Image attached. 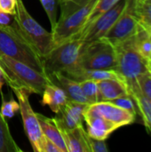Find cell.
Returning <instances> with one entry per match:
<instances>
[{
	"label": "cell",
	"instance_id": "cell-1",
	"mask_svg": "<svg viewBox=\"0 0 151 152\" xmlns=\"http://www.w3.org/2000/svg\"><path fill=\"white\" fill-rule=\"evenodd\" d=\"M0 69L10 88H21L29 94H43L46 85L52 83L44 73L22 61L0 53Z\"/></svg>",
	"mask_w": 151,
	"mask_h": 152
},
{
	"label": "cell",
	"instance_id": "cell-2",
	"mask_svg": "<svg viewBox=\"0 0 151 152\" xmlns=\"http://www.w3.org/2000/svg\"><path fill=\"white\" fill-rule=\"evenodd\" d=\"M97 1L91 0L81 6L72 1L59 2L61 5V17L52 29L53 48L74 37L82 30Z\"/></svg>",
	"mask_w": 151,
	"mask_h": 152
},
{
	"label": "cell",
	"instance_id": "cell-3",
	"mask_svg": "<svg viewBox=\"0 0 151 152\" xmlns=\"http://www.w3.org/2000/svg\"><path fill=\"white\" fill-rule=\"evenodd\" d=\"M0 53L45 74L42 58L14 25H0Z\"/></svg>",
	"mask_w": 151,
	"mask_h": 152
},
{
	"label": "cell",
	"instance_id": "cell-4",
	"mask_svg": "<svg viewBox=\"0 0 151 152\" xmlns=\"http://www.w3.org/2000/svg\"><path fill=\"white\" fill-rule=\"evenodd\" d=\"M14 26L43 59L53 49V33L44 28L28 12L22 0H17L12 16Z\"/></svg>",
	"mask_w": 151,
	"mask_h": 152
},
{
	"label": "cell",
	"instance_id": "cell-5",
	"mask_svg": "<svg viewBox=\"0 0 151 152\" xmlns=\"http://www.w3.org/2000/svg\"><path fill=\"white\" fill-rule=\"evenodd\" d=\"M117 55L116 70L121 76L125 85L136 82V77L150 70V61L139 53L134 35L114 45Z\"/></svg>",
	"mask_w": 151,
	"mask_h": 152
},
{
	"label": "cell",
	"instance_id": "cell-6",
	"mask_svg": "<svg viewBox=\"0 0 151 152\" xmlns=\"http://www.w3.org/2000/svg\"><path fill=\"white\" fill-rule=\"evenodd\" d=\"M82 45V39L70 38L53 47L42 59L45 75L49 77L55 73H64L77 67Z\"/></svg>",
	"mask_w": 151,
	"mask_h": 152
},
{
	"label": "cell",
	"instance_id": "cell-7",
	"mask_svg": "<svg viewBox=\"0 0 151 152\" xmlns=\"http://www.w3.org/2000/svg\"><path fill=\"white\" fill-rule=\"evenodd\" d=\"M77 66L87 69H114L117 68L115 46L102 37L82 45Z\"/></svg>",
	"mask_w": 151,
	"mask_h": 152
},
{
	"label": "cell",
	"instance_id": "cell-8",
	"mask_svg": "<svg viewBox=\"0 0 151 152\" xmlns=\"http://www.w3.org/2000/svg\"><path fill=\"white\" fill-rule=\"evenodd\" d=\"M12 90L18 99L20 105L19 111L20 112L24 130L32 146V149L34 151L41 152V145L44 139V134L41 131L36 113L34 112L29 103V93L21 88H12Z\"/></svg>",
	"mask_w": 151,
	"mask_h": 152
},
{
	"label": "cell",
	"instance_id": "cell-9",
	"mask_svg": "<svg viewBox=\"0 0 151 152\" xmlns=\"http://www.w3.org/2000/svg\"><path fill=\"white\" fill-rule=\"evenodd\" d=\"M127 0H119L108 12L98 17L92 24H90L79 35L72 38H80L83 41V45L92 43L95 40L104 37L107 32L114 25L119 15L125 7Z\"/></svg>",
	"mask_w": 151,
	"mask_h": 152
},
{
	"label": "cell",
	"instance_id": "cell-10",
	"mask_svg": "<svg viewBox=\"0 0 151 152\" xmlns=\"http://www.w3.org/2000/svg\"><path fill=\"white\" fill-rule=\"evenodd\" d=\"M138 20L135 14V0H127L125 9L114 25L104 36L113 45L133 36L137 30Z\"/></svg>",
	"mask_w": 151,
	"mask_h": 152
},
{
	"label": "cell",
	"instance_id": "cell-11",
	"mask_svg": "<svg viewBox=\"0 0 151 152\" xmlns=\"http://www.w3.org/2000/svg\"><path fill=\"white\" fill-rule=\"evenodd\" d=\"M84 120L87 125V134L98 140L105 141L114 131L119 128L114 123L99 115L91 104L84 111Z\"/></svg>",
	"mask_w": 151,
	"mask_h": 152
},
{
	"label": "cell",
	"instance_id": "cell-12",
	"mask_svg": "<svg viewBox=\"0 0 151 152\" xmlns=\"http://www.w3.org/2000/svg\"><path fill=\"white\" fill-rule=\"evenodd\" d=\"M91 105L99 115L114 123L118 127L130 125L135 120V115L113 104L110 102L103 101Z\"/></svg>",
	"mask_w": 151,
	"mask_h": 152
},
{
	"label": "cell",
	"instance_id": "cell-13",
	"mask_svg": "<svg viewBox=\"0 0 151 152\" xmlns=\"http://www.w3.org/2000/svg\"><path fill=\"white\" fill-rule=\"evenodd\" d=\"M87 106V104L69 100L65 106L56 113L54 120L69 129L83 126L84 111Z\"/></svg>",
	"mask_w": 151,
	"mask_h": 152
},
{
	"label": "cell",
	"instance_id": "cell-14",
	"mask_svg": "<svg viewBox=\"0 0 151 152\" xmlns=\"http://www.w3.org/2000/svg\"><path fill=\"white\" fill-rule=\"evenodd\" d=\"M68 152H91L88 143V134L83 126L69 129L55 121Z\"/></svg>",
	"mask_w": 151,
	"mask_h": 152
},
{
	"label": "cell",
	"instance_id": "cell-15",
	"mask_svg": "<svg viewBox=\"0 0 151 152\" xmlns=\"http://www.w3.org/2000/svg\"><path fill=\"white\" fill-rule=\"evenodd\" d=\"M49 78L52 81V83L58 86L65 92L69 100L90 105V102L87 101V99L85 97L82 92L79 82L71 79L70 77H67L66 75L61 72L50 76Z\"/></svg>",
	"mask_w": 151,
	"mask_h": 152
},
{
	"label": "cell",
	"instance_id": "cell-16",
	"mask_svg": "<svg viewBox=\"0 0 151 152\" xmlns=\"http://www.w3.org/2000/svg\"><path fill=\"white\" fill-rule=\"evenodd\" d=\"M100 102L111 101L129 94L125 83L118 79H105L97 81Z\"/></svg>",
	"mask_w": 151,
	"mask_h": 152
},
{
	"label": "cell",
	"instance_id": "cell-17",
	"mask_svg": "<svg viewBox=\"0 0 151 152\" xmlns=\"http://www.w3.org/2000/svg\"><path fill=\"white\" fill-rule=\"evenodd\" d=\"M126 86L129 94L134 101V103L142 117L144 125L148 129L151 130V100L142 92L137 81L131 83Z\"/></svg>",
	"mask_w": 151,
	"mask_h": 152
},
{
	"label": "cell",
	"instance_id": "cell-18",
	"mask_svg": "<svg viewBox=\"0 0 151 152\" xmlns=\"http://www.w3.org/2000/svg\"><path fill=\"white\" fill-rule=\"evenodd\" d=\"M68 101L69 99L65 92L53 83L46 85L42 94V104L47 105L54 113H58Z\"/></svg>",
	"mask_w": 151,
	"mask_h": 152
},
{
	"label": "cell",
	"instance_id": "cell-19",
	"mask_svg": "<svg viewBox=\"0 0 151 152\" xmlns=\"http://www.w3.org/2000/svg\"><path fill=\"white\" fill-rule=\"evenodd\" d=\"M36 117L39 121L43 134L46 138L51 140L61 151V152H68L67 147L65 145L61 134L55 123L54 118H47L40 113H36Z\"/></svg>",
	"mask_w": 151,
	"mask_h": 152
},
{
	"label": "cell",
	"instance_id": "cell-20",
	"mask_svg": "<svg viewBox=\"0 0 151 152\" xmlns=\"http://www.w3.org/2000/svg\"><path fill=\"white\" fill-rule=\"evenodd\" d=\"M15 141L13 140L5 118L0 110V152H20Z\"/></svg>",
	"mask_w": 151,
	"mask_h": 152
},
{
	"label": "cell",
	"instance_id": "cell-21",
	"mask_svg": "<svg viewBox=\"0 0 151 152\" xmlns=\"http://www.w3.org/2000/svg\"><path fill=\"white\" fill-rule=\"evenodd\" d=\"M135 45L141 55L150 61L151 56V33L142 28L140 24L134 34Z\"/></svg>",
	"mask_w": 151,
	"mask_h": 152
},
{
	"label": "cell",
	"instance_id": "cell-22",
	"mask_svg": "<svg viewBox=\"0 0 151 152\" xmlns=\"http://www.w3.org/2000/svg\"><path fill=\"white\" fill-rule=\"evenodd\" d=\"M135 14L138 24L151 33V0H135Z\"/></svg>",
	"mask_w": 151,
	"mask_h": 152
},
{
	"label": "cell",
	"instance_id": "cell-23",
	"mask_svg": "<svg viewBox=\"0 0 151 152\" xmlns=\"http://www.w3.org/2000/svg\"><path fill=\"white\" fill-rule=\"evenodd\" d=\"M118 1L119 0H98L96 2V4H94L93 8L92 9V11H91V12H90V14H89V16H88V18H87V20H86L84 27H83V28H82V30L77 35H79L82 31H84L98 17H100L101 14H103L104 12H108L110 8H112ZM77 36H75V37H77Z\"/></svg>",
	"mask_w": 151,
	"mask_h": 152
},
{
	"label": "cell",
	"instance_id": "cell-24",
	"mask_svg": "<svg viewBox=\"0 0 151 152\" xmlns=\"http://www.w3.org/2000/svg\"><path fill=\"white\" fill-rule=\"evenodd\" d=\"M82 92L90 104H93L100 102L99 91L97 86V82L93 80H85L79 82Z\"/></svg>",
	"mask_w": 151,
	"mask_h": 152
},
{
	"label": "cell",
	"instance_id": "cell-25",
	"mask_svg": "<svg viewBox=\"0 0 151 152\" xmlns=\"http://www.w3.org/2000/svg\"><path fill=\"white\" fill-rule=\"evenodd\" d=\"M0 94L2 95V101H3V103H2V106H1V109H0L1 113L4 116V118H12L20 110L19 102H17L13 99L12 96H11L10 100L5 101L4 100V97L2 94V93H0Z\"/></svg>",
	"mask_w": 151,
	"mask_h": 152
},
{
	"label": "cell",
	"instance_id": "cell-26",
	"mask_svg": "<svg viewBox=\"0 0 151 152\" xmlns=\"http://www.w3.org/2000/svg\"><path fill=\"white\" fill-rule=\"evenodd\" d=\"M72 0H59V2H67ZM44 10L45 11L49 21L52 26V29L54 28L57 22V11H56V0H40Z\"/></svg>",
	"mask_w": 151,
	"mask_h": 152
},
{
	"label": "cell",
	"instance_id": "cell-27",
	"mask_svg": "<svg viewBox=\"0 0 151 152\" xmlns=\"http://www.w3.org/2000/svg\"><path fill=\"white\" fill-rule=\"evenodd\" d=\"M110 102H112L113 104L125 110H128L129 112H131L132 114L135 115L136 116V106H135V103H134V101L133 100V98L131 97L130 94H126V95H124V96H121V97H118V98H116L114 100H111V101H109Z\"/></svg>",
	"mask_w": 151,
	"mask_h": 152
},
{
	"label": "cell",
	"instance_id": "cell-28",
	"mask_svg": "<svg viewBox=\"0 0 151 152\" xmlns=\"http://www.w3.org/2000/svg\"><path fill=\"white\" fill-rule=\"evenodd\" d=\"M142 92L151 100V70L142 73L136 77Z\"/></svg>",
	"mask_w": 151,
	"mask_h": 152
},
{
	"label": "cell",
	"instance_id": "cell-29",
	"mask_svg": "<svg viewBox=\"0 0 151 152\" xmlns=\"http://www.w3.org/2000/svg\"><path fill=\"white\" fill-rule=\"evenodd\" d=\"M88 143L91 152H108V148L104 140H98L88 135Z\"/></svg>",
	"mask_w": 151,
	"mask_h": 152
},
{
	"label": "cell",
	"instance_id": "cell-30",
	"mask_svg": "<svg viewBox=\"0 0 151 152\" xmlns=\"http://www.w3.org/2000/svg\"><path fill=\"white\" fill-rule=\"evenodd\" d=\"M16 4L17 0H0V10L13 16L16 12Z\"/></svg>",
	"mask_w": 151,
	"mask_h": 152
},
{
	"label": "cell",
	"instance_id": "cell-31",
	"mask_svg": "<svg viewBox=\"0 0 151 152\" xmlns=\"http://www.w3.org/2000/svg\"><path fill=\"white\" fill-rule=\"evenodd\" d=\"M41 152H61V151L48 138L44 135L41 145Z\"/></svg>",
	"mask_w": 151,
	"mask_h": 152
},
{
	"label": "cell",
	"instance_id": "cell-32",
	"mask_svg": "<svg viewBox=\"0 0 151 152\" xmlns=\"http://www.w3.org/2000/svg\"><path fill=\"white\" fill-rule=\"evenodd\" d=\"M12 15L0 10V25H10Z\"/></svg>",
	"mask_w": 151,
	"mask_h": 152
},
{
	"label": "cell",
	"instance_id": "cell-33",
	"mask_svg": "<svg viewBox=\"0 0 151 152\" xmlns=\"http://www.w3.org/2000/svg\"><path fill=\"white\" fill-rule=\"evenodd\" d=\"M89 1H91V0H72V2L73 3H75L76 4H77V5H84V4H87Z\"/></svg>",
	"mask_w": 151,
	"mask_h": 152
},
{
	"label": "cell",
	"instance_id": "cell-34",
	"mask_svg": "<svg viewBox=\"0 0 151 152\" xmlns=\"http://www.w3.org/2000/svg\"><path fill=\"white\" fill-rule=\"evenodd\" d=\"M4 82H5V81H4V77H3L2 70H1V69H0V93H2V87H3Z\"/></svg>",
	"mask_w": 151,
	"mask_h": 152
},
{
	"label": "cell",
	"instance_id": "cell-35",
	"mask_svg": "<svg viewBox=\"0 0 151 152\" xmlns=\"http://www.w3.org/2000/svg\"><path fill=\"white\" fill-rule=\"evenodd\" d=\"M150 69H151V61H150Z\"/></svg>",
	"mask_w": 151,
	"mask_h": 152
},
{
	"label": "cell",
	"instance_id": "cell-36",
	"mask_svg": "<svg viewBox=\"0 0 151 152\" xmlns=\"http://www.w3.org/2000/svg\"><path fill=\"white\" fill-rule=\"evenodd\" d=\"M150 61H151V56H150Z\"/></svg>",
	"mask_w": 151,
	"mask_h": 152
},
{
	"label": "cell",
	"instance_id": "cell-37",
	"mask_svg": "<svg viewBox=\"0 0 151 152\" xmlns=\"http://www.w3.org/2000/svg\"><path fill=\"white\" fill-rule=\"evenodd\" d=\"M150 69V70H151V69Z\"/></svg>",
	"mask_w": 151,
	"mask_h": 152
}]
</instances>
